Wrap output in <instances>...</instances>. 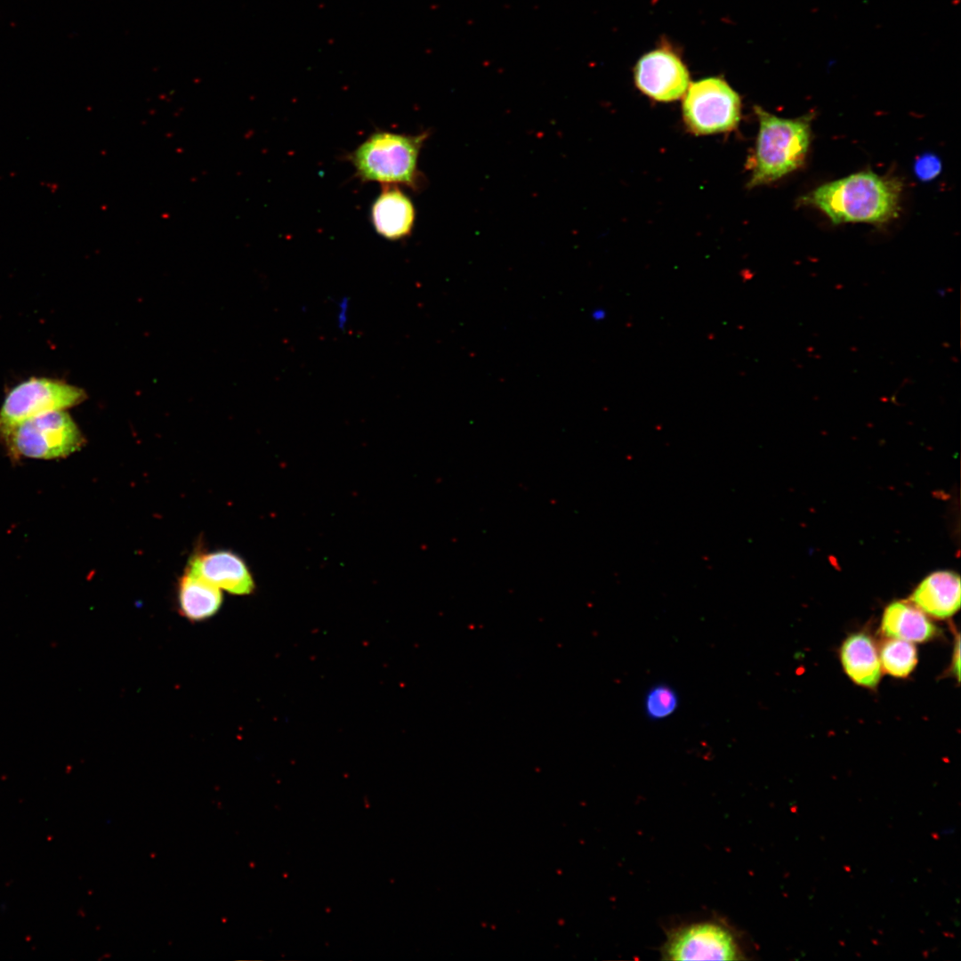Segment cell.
Here are the masks:
<instances>
[{
    "label": "cell",
    "instance_id": "1",
    "mask_svg": "<svg viewBox=\"0 0 961 961\" xmlns=\"http://www.w3.org/2000/svg\"><path fill=\"white\" fill-rule=\"evenodd\" d=\"M901 190L898 179L866 171L825 183L799 201L818 208L835 224H883L897 216Z\"/></svg>",
    "mask_w": 961,
    "mask_h": 961
},
{
    "label": "cell",
    "instance_id": "2",
    "mask_svg": "<svg viewBox=\"0 0 961 961\" xmlns=\"http://www.w3.org/2000/svg\"><path fill=\"white\" fill-rule=\"evenodd\" d=\"M759 123L755 147L748 157V187L773 182L800 168L809 150L811 116L784 118L755 107Z\"/></svg>",
    "mask_w": 961,
    "mask_h": 961
},
{
    "label": "cell",
    "instance_id": "3",
    "mask_svg": "<svg viewBox=\"0 0 961 961\" xmlns=\"http://www.w3.org/2000/svg\"><path fill=\"white\" fill-rule=\"evenodd\" d=\"M428 135L427 132L405 134L378 130L349 153L347 159L362 182L417 190L422 181L418 157Z\"/></svg>",
    "mask_w": 961,
    "mask_h": 961
},
{
    "label": "cell",
    "instance_id": "4",
    "mask_svg": "<svg viewBox=\"0 0 961 961\" xmlns=\"http://www.w3.org/2000/svg\"><path fill=\"white\" fill-rule=\"evenodd\" d=\"M3 437L13 457L61 458L73 454L84 443L77 425L65 410L27 419Z\"/></svg>",
    "mask_w": 961,
    "mask_h": 961
},
{
    "label": "cell",
    "instance_id": "5",
    "mask_svg": "<svg viewBox=\"0 0 961 961\" xmlns=\"http://www.w3.org/2000/svg\"><path fill=\"white\" fill-rule=\"evenodd\" d=\"M684 94L683 121L693 134L729 132L739 125L740 98L723 79L707 77L691 83Z\"/></svg>",
    "mask_w": 961,
    "mask_h": 961
},
{
    "label": "cell",
    "instance_id": "6",
    "mask_svg": "<svg viewBox=\"0 0 961 961\" xmlns=\"http://www.w3.org/2000/svg\"><path fill=\"white\" fill-rule=\"evenodd\" d=\"M85 392L62 381L30 378L15 386L0 408V436L33 416L79 404Z\"/></svg>",
    "mask_w": 961,
    "mask_h": 961
},
{
    "label": "cell",
    "instance_id": "7",
    "mask_svg": "<svg viewBox=\"0 0 961 961\" xmlns=\"http://www.w3.org/2000/svg\"><path fill=\"white\" fill-rule=\"evenodd\" d=\"M663 954L670 960H739L740 951L732 933L714 923H699L669 934Z\"/></svg>",
    "mask_w": 961,
    "mask_h": 961
},
{
    "label": "cell",
    "instance_id": "8",
    "mask_svg": "<svg viewBox=\"0 0 961 961\" xmlns=\"http://www.w3.org/2000/svg\"><path fill=\"white\" fill-rule=\"evenodd\" d=\"M634 83L648 97L658 101H672L687 91L689 72L674 52L658 49L638 61L634 68Z\"/></svg>",
    "mask_w": 961,
    "mask_h": 961
},
{
    "label": "cell",
    "instance_id": "9",
    "mask_svg": "<svg viewBox=\"0 0 961 961\" xmlns=\"http://www.w3.org/2000/svg\"><path fill=\"white\" fill-rule=\"evenodd\" d=\"M188 571L233 594H250L254 590V581L246 564L238 555L229 551L194 557Z\"/></svg>",
    "mask_w": 961,
    "mask_h": 961
},
{
    "label": "cell",
    "instance_id": "10",
    "mask_svg": "<svg viewBox=\"0 0 961 961\" xmlns=\"http://www.w3.org/2000/svg\"><path fill=\"white\" fill-rule=\"evenodd\" d=\"M370 215L376 231L390 240L410 235L416 220L410 198L397 185H382V191L372 204Z\"/></svg>",
    "mask_w": 961,
    "mask_h": 961
},
{
    "label": "cell",
    "instance_id": "11",
    "mask_svg": "<svg viewBox=\"0 0 961 961\" xmlns=\"http://www.w3.org/2000/svg\"><path fill=\"white\" fill-rule=\"evenodd\" d=\"M910 602L933 618L953 616L960 608L959 576L949 570L930 574L914 590Z\"/></svg>",
    "mask_w": 961,
    "mask_h": 961
},
{
    "label": "cell",
    "instance_id": "12",
    "mask_svg": "<svg viewBox=\"0 0 961 961\" xmlns=\"http://www.w3.org/2000/svg\"><path fill=\"white\" fill-rule=\"evenodd\" d=\"M842 666L856 684L875 689L879 683L882 668L878 650L872 637L863 632L849 635L840 648Z\"/></svg>",
    "mask_w": 961,
    "mask_h": 961
},
{
    "label": "cell",
    "instance_id": "13",
    "mask_svg": "<svg viewBox=\"0 0 961 961\" xmlns=\"http://www.w3.org/2000/svg\"><path fill=\"white\" fill-rule=\"evenodd\" d=\"M881 631L887 638L910 642L930 641L938 633L928 617L912 602L906 601L893 602L884 609Z\"/></svg>",
    "mask_w": 961,
    "mask_h": 961
},
{
    "label": "cell",
    "instance_id": "14",
    "mask_svg": "<svg viewBox=\"0 0 961 961\" xmlns=\"http://www.w3.org/2000/svg\"><path fill=\"white\" fill-rule=\"evenodd\" d=\"M222 593L216 586L188 570L178 587L180 611L191 621H200L214 616L222 605Z\"/></svg>",
    "mask_w": 961,
    "mask_h": 961
},
{
    "label": "cell",
    "instance_id": "15",
    "mask_svg": "<svg viewBox=\"0 0 961 961\" xmlns=\"http://www.w3.org/2000/svg\"><path fill=\"white\" fill-rule=\"evenodd\" d=\"M881 668L888 674L905 678L917 664V651L913 642L888 638L879 651Z\"/></svg>",
    "mask_w": 961,
    "mask_h": 961
},
{
    "label": "cell",
    "instance_id": "16",
    "mask_svg": "<svg viewBox=\"0 0 961 961\" xmlns=\"http://www.w3.org/2000/svg\"><path fill=\"white\" fill-rule=\"evenodd\" d=\"M679 706L676 690L666 683L653 685L644 698V711L649 719L662 720L672 715Z\"/></svg>",
    "mask_w": 961,
    "mask_h": 961
},
{
    "label": "cell",
    "instance_id": "17",
    "mask_svg": "<svg viewBox=\"0 0 961 961\" xmlns=\"http://www.w3.org/2000/svg\"><path fill=\"white\" fill-rule=\"evenodd\" d=\"M941 167L940 157L933 153L926 152L918 156L915 160L914 173L920 181L929 182L940 174Z\"/></svg>",
    "mask_w": 961,
    "mask_h": 961
},
{
    "label": "cell",
    "instance_id": "18",
    "mask_svg": "<svg viewBox=\"0 0 961 961\" xmlns=\"http://www.w3.org/2000/svg\"><path fill=\"white\" fill-rule=\"evenodd\" d=\"M959 635H957L956 644L954 648L953 659L951 664V670L954 676L959 681Z\"/></svg>",
    "mask_w": 961,
    "mask_h": 961
},
{
    "label": "cell",
    "instance_id": "19",
    "mask_svg": "<svg viewBox=\"0 0 961 961\" xmlns=\"http://www.w3.org/2000/svg\"><path fill=\"white\" fill-rule=\"evenodd\" d=\"M954 832H955V828H944V829H942V830L941 831V835H945V836H946V835H951V834H953Z\"/></svg>",
    "mask_w": 961,
    "mask_h": 961
}]
</instances>
